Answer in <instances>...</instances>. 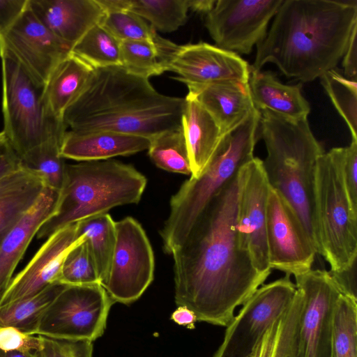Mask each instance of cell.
<instances>
[{
	"mask_svg": "<svg viewBox=\"0 0 357 357\" xmlns=\"http://www.w3.org/2000/svg\"><path fill=\"white\" fill-rule=\"evenodd\" d=\"M238 174L208 204L183 243L172 254L177 306L197 321L227 326L269 276L254 266L236 228Z\"/></svg>",
	"mask_w": 357,
	"mask_h": 357,
	"instance_id": "obj_1",
	"label": "cell"
},
{
	"mask_svg": "<svg viewBox=\"0 0 357 357\" xmlns=\"http://www.w3.org/2000/svg\"><path fill=\"white\" fill-rule=\"evenodd\" d=\"M357 26L356 0H284L250 71L268 63L308 82L335 68Z\"/></svg>",
	"mask_w": 357,
	"mask_h": 357,
	"instance_id": "obj_2",
	"label": "cell"
},
{
	"mask_svg": "<svg viewBox=\"0 0 357 357\" xmlns=\"http://www.w3.org/2000/svg\"><path fill=\"white\" fill-rule=\"evenodd\" d=\"M185 98L158 92L121 66L95 68L63 121L75 132L109 131L152 139L181 126Z\"/></svg>",
	"mask_w": 357,
	"mask_h": 357,
	"instance_id": "obj_3",
	"label": "cell"
},
{
	"mask_svg": "<svg viewBox=\"0 0 357 357\" xmlns=\"http://www.w3.org/2000/svg\"><path fill=\"white\" fill-rule=\"evenodd\" d=\"M259 112V134L267 152L262 165L269 186L296 213L319 254L314 186L323 147L314 136L307 119L294 121L268 110Z\"/></svg>",
	"mask_w": 357,
	"mask_h": 357,
	"instance_id": "obj_4",
	"label": "cell"
},
{
	"mask_svg": "<svg viewBox=\"0 0 357 357\" xmlns=\"http://www.w3.org/2000/svg\"><path fill=\"white\" fill-rule=\"evenodd\" d=\"M259 117V111L255 108L224 134L202 174L190 177L172 195L169 215L160 231L167 254L172 255L183 243L211 200L254 158Z\"/></svg>",
	"mask_w": 357,
	"mask_h": 357,
	"instance_id": "obj_5",
	"label": "cell"
},
{
	"mask_svg": "<svg viewBox=\"0 0 357 357\" xmlns=\"http://www.w3.org/2000/svg\"><path fill=\"white\" fill-rule=\"evenodd\" d=\"M146 183V178L133 166L117 160L67 164L54 212L36 237L46 239L67 225L118 206L137 204Z\"/></svg>",
	"mask_w": 357,
	"mask_h": 357,
	"instance_id": "obj_6",
	"label": "cell"
},
{
	"mask_svg": "<svg viewBox=\"0 0 357 357\" xmlns=\"http://www.w3.org/2000/svg\"><path fill=\"white\" fill-rule=\"evenodd\" d=\"M314 204L319 255L329 264L331 271L349 267L357 259V213L351 206L332 149L317 163Z\"/></svg>",
	"mask_w": 357,
	"mask_h": 357,
	"instance_id": "obj_7",
	"label": "cell"
},
{
	"mask_svg": "<svg viewBox=\"0 0 357 357\" xmlns=\"http://www.w3.org/2000/svg\"><path fill=\"white\" fill-rule=\"evenodd\" d=\"M2 114L4 133L18 156L45 142L54 133L66 130L63 120L47 114L43 87L37 85L20 65L0 47Z\"/></svg>",
	"mask_w": 357,
	"mask_h": 357,
	"instance_id": "obj_8",
	"label": "cell"
},
{
	"mask_svg": "<svg viewBox=\"0 0 357 357\" xmlns=\"http://www.w3.org/2000/svg\"><path fill=\"white\" fill-rule=\"evenodd\" d=\"M114 303L100 284L66 285L44 314L35 335L92 342L103 335Z\"/></svg>",
	"mask_w": 357,
	"mask_h": 357,
	"instance_id": "obj_9",
	"label": "cell"
},
{
	"mask_svg": "<svg viewBox=\"0 0 357 357\" xmlns=\"http://www.w3.org/2000/svg\"><path fill=\"white\" fill-rule=\"evenodd\" d=\"M302 307L289 357H331L333 311L340 291L326 270L294 277Z\"/></svg>",
	"mask_w": 357,
	"mask_h": 357,
	"instance_id": "obj_10",
	"label": "cell"
},
{
	"mask_svg": "<svg viewBox=\"0 0 357 357\" xmlns=\"http://www.w3.org/2000/svg\"><path fill=\"white\" fill-rule=\"evenodd\" d=\"M296 294L287 275L259 287L227 326L213 357H250L270 327L289 309Z\"/></svg>",
	"mask_w": 357,
	"mask_h": 357,
	"instance_id": "obj_11",
	"label": "cell"
},
{
	"mask_svg": "<svg viewBox=\"0 0 357 357\" xmlns=\"http://www.w3.org/2000/svg\"><path fill=\"white\" fill-rule=\"evenodd\" d=\"M116 241L103 288L116 303L137 301L153 280L154 255L142 225L133 218L115 222Z\"/></svg>",
	"mask_w": 357,
	"mask_h": 357,
	"instance_id": "obj_12",
	"label": "cell"
},
{
	"mask_svg": "<svg viewBox=\"0 0 357 357\" xmlns=\"http://www.w3.org/2000/svg\"><path fill=\"white\" fill-rule=\"evenodd\" d=\"M0 47L43 88L55 68L72 49L42 24L30 8L29 0L17 20L0 31Z\"/></svg>",
	"mask_w": 357,
	"mask_h": 357,
	"instance_id": "obj_13",
	"label": "cell"
},
{
	"mask_svg": "<svg viewBox=\"0 0 357 357\" xmlns=\"http://www.w3.org/2000/svg\"><path fill=\"white\" fill-rule=\"evenodd\" d=\"M284 0H218L205 26L216 46L250 54L268 32V25Z\"/></svg>",
	"mask_w": 357,
	"mask_h": 357,
	"instance_id": "obj_14",
	"label": "cell"
},
{
	"mask_svg": "<svg viewBox=\"0 0 357 357\" xmlns=\"http://www.w3.org/2000/svg\"><path fill=\"white\" fill-rule=\"evenodd\" d=\"M236 228L242 248L255 268L270 275L266 241V211L270 186L262 160L254 157L238 172Z\"/></svg>",
	"mask_w": 357,
	"mask_h": 357,
	"instance_id": "obj_15",
	"label": "cell"
},
{
	"mask_svg": "<svg viewBox=\"0 0 357 357\" xmlns=\"http://www.w3.org/2000/svg\"><path fill=\"white\" fill-rule=\"evenodd\" d=\"M266 241L271 268L294 277L312 269L316 249L303 223L285 199L270 187Z\"/></svg>",
	"mask_w": 357,
	"mask_h": 357,
	"instance_id": "obj_16",
	"label": "cell"
},
{
	"mask_svg": "<svg viewBox=\"0 0 357 357\" xmlns=\"http://www.w3.org/2000/svg\"><path fill=\"white\" fill-rule=\"evenodd\" d=\"M167 71L190 89L226 81L248 83L250 66L236 53L200 42L178 45Z\"/></svg>",
	"mask_w": 357,
	"mask_h": 357,
	"instance_id": "obj_17",
	"label": "cell"
},
{
	"mask_svg": "<svg viewBox=\"0 0 357 357\" xmlns=\"http://www.w3.org/2000/svg\"><path fill=\"white\" fill-rule=\"evenodd\" d=\"M84 240L82 236H77L76 223L50 235L25 267L13 277L0 300V306L33 296L59 282L66 256Z\"/></svg>",
	"mask_w": 357,
	"mask_h": 357,
	"instance_id": "obj_18",
	"label": "cell"
},
{
	"mask_svg": "<svg viewBox=\"0 0 357 357\" xmlns=\"http://www.w3.org/2000/svg\"><path fill=\"white\" fill-rule=\"evenodd\" d=\"M29 6L47 29L72 47L105 15L96 0H29Z\"/></svg>",
	"mask_w": 357,
	"mask_h": 357,
	"instance_id": "obj_19",
	"label": "cell"
},
{
	"mask_svg": "<svg viewBox=\"0 0 357 357\" xmlns=\"http://www.w3.org/2000/svg\"><path fill=\"white\" fill-rule=\"evenodd\" d=\"M59 194L45 187L36 203L0 242V300L31 241L53 215Z\"/></svg>",
	"mask_w": 357,
	"mask_h": 357,
	"instance_id": "obj_20",
	"label": "cell"
},
{
	"mask_svg": "<svg viewBox=\"0 0 357 357\" xmlns=\"http://www.w3.org/2000/svg\"><path fill=\"white\" fill-rule=\"evenodd\" d=\"M151 139L109 131H66L61 153L63 158L80 162L109 160L148 150Z\"/></svg>",
	"mask_w": 357,
	"mask_h": 357,
	"instance_id": "obj_21",
	"label": "cell"
},
{
	"mask_svg": "<svg viewBox=\"0 0 357 357\" xmlns=\"http://www.w3.org/2000/svg\"><path fill=\"white\" fill-rule=\"evenodd\" d=\"M188 91L211 115L222 135L240 124L255 108L248 83L226 81Z\"/></svg>",
	"mask_w": 357,
	"mask_h": 357,
	"instance_id": "obj_22",
	"label": "cell"
},
{
	"mask_svg": "<svg viewBox=\"0 0 357 357\" xmlns=\"http://www.w3.org/2000/svg\"><path fill=\"white\" fill-rule=\"evenodd\" d=\"M248 85L255 107L287 119H307L310 105L301 93L302 84L287 85L269 70L250 71Z\"/></svg>",
	"mask_w": 357,
	"mask_h": 357,
	"instance_id": "obj_23",
	"label": "cell"
},
{
	"mask_svg": "<svg viewBox=\"0 0 357 357\" xmlns=\"http://www.w3.org/2000/svg\"><path fill=\"white\" fill-rule=\"evenodd\" d=\"M181 126L190 162V177L195 178L209 162L222 135L211 115L190 93L185 98Z\"/></svg>",
	"mask_w": 357,
	"mask_h": 357,
	"instance_id": "obj_24",
	"label": "cell"
},
{
	"mask_svg": "<svg viewBox=\"0 0 357 357\" xmlns=\"http://www.w3.org/2000/svg\"><path fill=\"white\" fill-rule=\"evenodd\" d=\"M42 179L20 166L0 177V242L45 189Z\"/></svg>",
	"mask_w": 357,
	"mask_h": 357,
	"instance_id": "obj_25",
	"label": "cell"
},
{
	"mask_svg": "<svg viewBox=\"0 0 357 357\" xmlns=\"http://www.w3.org/2000/svg\"><path fill=\"white\" fill-rule=\"evenodd\" d=\"M93 70L71 52L63 59L43 88V102L47 114L63 120L66 110L84 89Z\"/></svg>",
	"mask_w": 357,
	"mask_h": 357,
	"instance_id": "obj_26",
	"label": "cell"
},
{
	"mask_svg": "<svg viewBox=\"0 0 357 357\" xmlns=\"http://www.w3.org/2000/svg\"><path fill=\"white\" fill-rule=\"evenodd\" d=\"M178 45L157 36L154 42H121V66L128 73L145 79L167 71V64Z\"/></svg>",
	"mask_w": 357,
	"mask_h": 357,
	"instance_id": "obj_27",
	"label": "cell"
},
{
	"mask_svg": "<svg viewBox=\"0 0 357 357\" xmlns=\"http://www.w3.org/2000/svg\"><path fill=\"white\" fill-rule=\"evenodd\" d=\"M76 227L78 238L82 236L87 243L100 284L104 287L115 246V222L105 213L80 220L76 222Z\"/></svg>",
	"mask_w": 357,
	"mask_h": 357,
	"instance_id": "obj_28",
	"label": "cell"
},
{
	"mask_svg": "<svg viewBox=\"0 0 357 357\" xmlns=\"http://www.w3.org/2000/svg\"><path fill=\"white\" fill-rule=\"evenodd\" d=\"M66 284L55 282L38 293L0 306V327L12 326L35 335L44 314Z\"/></svg>",
	"mask_w": 357,
	"mask_h": 357,
	"instance_id": "obj_29",
	"label": "cell"
},
{
	"mask_svg": "<svg viewBox=\"0 0 357 357\" xmlns=\"http://www.w3.org/2000/svg\"><path fill=\"white\" fill-rule=\"evenodd\" d=\"M66 131L54 133L47 141L19 158V166L30 171L47 188L60 192L66 178V163L61 149Z\"/></svg>",
	"mask_w": 357,
	"mask_h": 357,
	"instance_id": "obj_30",
	"label": "cell"
},
{
	"mask_svg": "<svg viewBox=\"0 0 357 357\" xmlns=\"http://www.w3.org/2000/svg\"><path fill=\"white\" fill-rule=\"evenodd\" d=\"M71 53L95 68L121 66V42L100 23L89 29Z\"/></svg>",
	"mask_w": 357,
	"mask_h": 357,
	"instance_id": "obj_31",
	"label": "cell"
},
{
	"mask_svg": "<svg viewBox=\"0 0 357 357\" xmlns=\"http://www.w3.org/2000/svg\"><path fill=\"white\" fill-rule=\"evenodd\" d=\"M148 151L151 160L158 167L170 172L191 174L182 126L152 138Z\"/></svg>",
	"mask_w": 357,
	"mask_h": 357,
	"instance_id": "obj_32",
	"label": "cell"
},
{
	"mask_svg": "<svg viewBox=\"0 0 357 357\" xmlns=\"http://www.w3.org/2000/svg\"><path fill=\"white\" fill-rule=\"evenodd\" d=\"M331 357H357V301L342 294L333 311Z\"/></svg>",
	"mask_w": 357,
	"mask_h": 357,
	"instance_id": "obj_33",
	"label": "cell"
},
{
	"mask_svg": "<svg viewBox=\"0 0 357 357\" xmlns=\"http://www.w3.org/2000/svg\"><path fill=\"white\" fill-rule=\"evenodd\" d=\"M188 10V0H130L129 10L162 32H172L183 26Z\"/></svg>",
	"mask_w": 357,
	"mask_h": 357,
	"instance_id": "obj_34",
	"label": "cell"
},
{
	"mask_svg": "<svg viewBox=\"0 0 357 357\" xmlns=\"http://www.w3.org/2000/svg\"><path fill=\"white\" fill-rule=\"evenodd\" d=\"M321 84L336 110L347 124L351 139L357 141V82L333 68L320 77Z\"/></svg>",
	"mask_w": 357,
	"mask_h": 357,
	"instance_id": "obj_35",
	"label": "cell"
},
{
	"mask_svg": "<svg viewBox=\"0 0 357 357\" xmlns=\"http://www.w3.org/2000/svg\"><path fill=\"white\" fill-rule=\"evenodd\" d=\"M59 282L66 285L100 284L85 239L68 252L63 262Z\"/></svg>",
	"mask_w": 357,
	"mask_h": 357,
	"instance_id": "obj_36",
	"label": "cell"
},
{
	"mask_svg": "<svg viewBox=\"0 0 357 357\" xmlns=\"http://www.w3.org/2000/svg\"><path fill=\"white\" fill-rule=\"evenodd\" d=\"M100 24L120 42H154L158 36L151 24L130 10L106 13Z\"/></svg>",
	"mask_w": 357,
	"mask_h": 357,
	"instance_id": "obj_37",
	"label": "cell"
},
{
	"mask_svg": "<svg viewBox=\"0 0 357 357\" xmlns=\"http://www.w3.org/2000/svg\"><path fill=\"white\" fill-rule=\"evenodd\" d=\"M340 164L344 185L354 211L357 213V141L347 147L332 149Z\"/></svg>",
	"mask_w": 357,
	"mask_h": 357,
	"instance_id": "obj_38",
	"label": "cell"
},
{
	"mask_svg": "<svg viewBox=\"0 0 357 357\" xmlns=\"http://www.w3.org/2000/svg\"><path fill=\"white\" fill-rule=\"evenodd\" d=\"M37 351L39 357H92L93 344L41 336V348Z\"/></svg>",
	"mask_w": 357,
	"mask_h": 357,
	"instance_id": "obj_39",
	"label": "cell"
},
{
	"mask_svg": "<svg viewBox=\"0 0 357 357\" xmlns=\"http://www.w3.org/2000/svg\"><path fill=\"white\" fill-rule=\"evenodd\" d=\"M41 348V336L26 334L12 326L0 327V349L5 351H37Z\"/></svg>",
	"mask_w": 357,
	"mask_h": 357,
	"instance_id": "obj_40",
	"label": "cell"
},
{
	"mask_svg": "<svg viewBox=\"0 0 357 357\" xmlns=\"http://www.w3.org/2000/svg\"><path fill=\"white\" fill-rule=\"evenodd\" d=\"M340 294L357 301L356 261L338 271H328Z\"/></svg>",
	"mask_w": 357,
	"mask_h": 357,
	"instance_id": "obj_41",
	"label": "cell"
},
{
	"mask_svg": "<svg viewBox=\"0 0 357 357\" xmlns=\"http://www.w3.org/2000/svg\"><path fill=\"white\" fill-rule=\"evenodd\" d=\"M27 3L28 0H0V31L11 25Z\"/></svg>",
	"mask_w": 357,
	"mask_h": 357,
	"instance_id": "obj_42",
	"label": "cell"
},
{
	"mask_svg": "<svg viewBox=\"0 0 357 357\" xmlns=\"http://www.w3.org/2000/svg\"><path fill=\"white\" fill-rule=\"evenodd\" d=\"M344 75L351 79H357V26L354 28L342 57Z\"/></svg>",
	"mask_w": 357,
	"mask_h": 357,
	"instance_id": "obj_43",
	"label": "cell"
},
{
	"mask_svg": "<svg viewBox=\"0 0 357 357\" xmlns=\"http://www.w3.org/2000/svg\"><path fill=\"white\" fill-rule=\"evenodd\" d=\"M171 319L180 326L194 329L197 317L195 312L185 306H178L172 312Z\"/></svg>",
	"mask_w": 357,
	"mask_h": 357,
	"instance_id": "obj_44",
	"label": "cell"
},
{
	"mask_svg": "<svg viewBox=\"0 0 357 357\" xmlns=\"http://www.w3.org/2000/svg\"><path fill=\"white\" fill-rule=\"evenodd\" d=\"M105 14L129 10L130 0H96Z\"/></svg>",
	"mask_w": 357,
	"mask_h": 357,
	"instance_id": "obj_45",
	"label": "cell"
},
{
	"mask_svg": "<svg viewBox=\"0 0 357 357\" xmlns=\"http://www.w3.org/2000/svg\"><path fill=\"white\" fill-rule=\"evenodd\" d=\"M216 0H188L189 9L207 15L214 7Z\"/></svg>",
	"mask_w": 357,
	"mask_h": 357,
	"instance_id": "obj_46",
	"label": "cell"
},
{
	"mask_svg": "<svg viewBox=\"0 0 357 357\" xmlns=\"http://www.w3.org/2000/svg\"><path fill=\"white\" fill-rule=\"evenodd\" d=\"M0 357H39L38 351H5L0 349Z\"/></svg>",
	"mask_w": 357,
	"mask_h": 357,
	"instance_id": "obj_47",
	"label": "cell"
},
{
	"mask_svg": "<svg viewBox=\"0 0 357 357\" xmlns=\"http://www.w3.org/2000/svg\"><path fill=\"white\" fill-rule=\"evenodd\" d=\"M14 153V151L10 146L4 133L0 132V159L5 156Z\"/></svg>",
	"mask_w": 357,
	"mask_h": 357,
	"instance_id": "obj_48",
	"label": "cell"
}]
</instances>
